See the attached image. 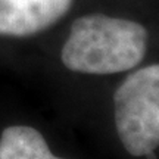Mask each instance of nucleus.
<instances>
[{"label":"nucleus","mask_w":159,"mask_h":159,"mask_svg":"<svg viewBox=\"0 0 159 159\" xmlns=\"http://www.w3.org/2000/svg\"><path fill=\"white\" fill-rule=\"evenodd\" d=\"M148 49V30L142 24L90 13L77 18L61 52L72 72L118 74L136 68Z\"/></svg>","instance_id":"f257e3e1"},{"label":"nucleus","mask_w":159,"mask_h":159,"mask_svg":"<svg viewBox=\"0 0 159 159\" xmlns=\"http://www.w3.org/2000/svg\"><path fill=\"white\" fill-rule=\"evenodd\" d=\"M115 125L133 156H146L159 144V66L134 71L114 94Z\"/></svg>","instance_id":"f03ea898"},{"label":"nucleus","mask_w":159,"mask_h":159,"mask_svg":"<svg viewBox=\"0 0 159 159\" xmlns=\"http://www.w3.org/2000/svg\"><path fill=\"white\" fill-rule=\"evenodd\" d=\"M74 0H0V35L30 37L62 19Z\"/></svg>","instance_id":"7ed1b4c3"},{"label":"nucleus","mask_w":159,"mask_h":159,"mask_svg":"<svg viewBox=\"0 0 159 159\" xmlns=\"http://www.w3.org/2000/svg\"><path fill=\"white\" fill-rule=\"evenodd\" d=\"M0 159H63L52 153L41 133L28 125H11L0 136Z\"/></svg>","instance_id":"20e7f679"}]
</instances>
